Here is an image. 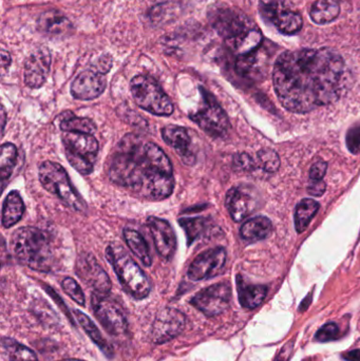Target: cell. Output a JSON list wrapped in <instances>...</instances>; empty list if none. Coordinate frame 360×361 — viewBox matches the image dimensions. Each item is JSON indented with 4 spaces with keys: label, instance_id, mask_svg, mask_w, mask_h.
<instances>
[{
    "label": "cell",
    "instance_id": "cell-27",
    "mask_svg": "<svg viewBox=\"0 0 360 361\" xmlns=\"http://www.w3.org/2000/svg\"><path fill=\"white\" fill-rule=\"evenodd\" d=\"M74 316H75L76 320H77L80 326L84 329L87 335L90 337L91 341L104 352L105 355H107L108 357H112L113 356V349H112L111 345H109L108 341L104 338L103 335L99 332L97 326L93 324L92 320L80 311H74Z\"/></svg>",
    "mask_w": 360,
    "mask_h": 361
},
{
    "label": "cell",
    "instance_id": "cell-32",
    "mask_svg": "<svg viewBox=\"0 0 360 361\" xmlns=\"http://www.w3.org/2000/svg\"><path fill=\"white\" fill-rule=\"evenodd\" d=\"M179 224L185 231L190 245L192 242L198 240L201 235H204L205 231H207V226H209L206 219L201 218V216L180 219Z\"/></svg>",
    "mask_w": 360,
    "mask_h": 361
},
{
    "label": "cell",
    "instance_id": "cell-21",
    "mask_svg": "<svg viewBox=\"0 0 360 361\" xmlns=\"http://www.w3.org/2000/svg\"><path fill=\"white\" fill-rule=\"evenodd\" d=\"M37 27L42 34L57 37L67 36L73 30V25L69 18L56 10L42 13L38 18Z\"/></svg>",
    "mask_w": 360,
    "mask_h": 361
},
{
    "label": "cell",
    "instance_id": "cell-1",
    "mask_svg": "<svg viewBox=\"0 0 360 361\" xmlns=\"http://www.w3.org/2000/svg\"><path fill=\"white\" fill-rule=\"evenodd\" d=\"M345 63L330 49L287 51L277 59L273 82L281 105L306 114L340 99Z\"/></svg>",
    "mask_w": 360,
    "mask_h": 361
},
{
    "label": "cell",
    "instance_id": "cell-15",
    "mask_svg": "<svg viewBox=\"0 0 360 361\" xmlns=\"http://www.w3.org/2000/svg\"><path fill=\"white\" fill-rule=\"evenodd\" d=\"M261 12L279 31L295 34L302 30L304 19L299 13L287 8L281 1H270L261 6Z\"/></svg>",
    "mask_w": 360,
    "mask_h": 361
},
{
    "label": "cell",
    "instance_id": "cell-35",
    "mask_svg": "<svg viewBox=\"0 0 360 361\" xmlns=\"http://www.w3.org/2000/svg\"><path fill=\"white\" fill-rule=\"evenodd\" d=\"M340 336V328L336 324H328L323 326L316 334V341L319 343H329Z\"/></svg>",
    "mask_w": 360,
    "mask_h": 361
},
{
    "label": "cell",
    "instance_id": "cell-44",
    "mask_svg": "<svg viewBox=\"0 0 360 361\" xmlns=\"http://www.w3.org/2000/svg\"><path fill=\"white\" fill-rule=\"evenodd\" d=\"M6 110H4V106H2L1 109V130H2V135H4V128H6Z\"/></svg>",
    "mask_w": 360,
    "mask_h": 361
},
{
    "label": "cell",
    "instance_id": "cell-2",
    "mask_svg": "<svg viewBox=\"0 0 360 361\" xmlns=\"http://www.w3.org/2000/svg\"><path fill=\"white\" fill-rule=\"evenodd\" d=\"M173 165L164 152L139 135H125L109 162L108 175L118 186L147 199L169 197L175 188Z\"/></svg>",
    "mask_w": 360,
    "mask_h": 361
},
{
    "label": "cell",
    "instance_id": "cell-45",
    "mask_svg": "<svg viewBox=\"0 0 360 361\" xmlns=\"http://www.w3.org/2000/svg\"><path fill=\"white\" fill-rule=\"evenodd\" d=\"M61 361H84L80 360H61Z\"/></svg>",
    "mask_w": 360,
    "mask_h": 361
},
{
    "label": "cell",
    "instance_id": "cell-22",
    "mask_svg": "<svg viewBox=\"0 0 360 361\" xmlns=\"http://www.w3.org/2000/svg\"><path fill=\"white\" fill-rule=\"evenodd\" d=\"M237 290L241 305L249 310L259 307L268 294L266 286L247 283L240 275L237 277Z\"/></svg>",
    "mask_w": 360,
    "mask_h": 361
},
{
    "label": "cell",
    "instance_id": "cell-38",
    "mask_svg": "<svg viewBox=\"0 0 360 361\" xmlns=\"http://www.w3.org/2000/svg\"><path fill=\"white\" fill-rule=\"evenodd\" d=\"M235 165L242 171H252L255 167L253 159L247 154H237L234 159Z\"/></svg>",
    "mask_w": 360,
    "mask_h": 361
},
{
    "label": "cell",
    "instance_id": "cell-40",
    "mask_svg": "<svg viewBox=\"0 0 360 361\" xmlns=\"http://www.w3.org/2000/svg\"><path fill=\"white\" fill-rule=\"evenodd\" d=\"M112 66V59L109 55H105V56L101 57L97 61V66H95L94 69H97V71L101 72L103 74H107L108 72L111 69Z\"/></svg>",
    "mask_w": 360,
    "mask_h": 361
},
{
    "label": "cell",
    "instance_id": "cell-34",
    "mask_svg": "<svg viewBox=\"0 0 360 361\" xmlns=\"http://www.w3.org/2000/svg\"><path fill=\"white\" fill-rule=\"evenodd\" d=\"M61 288H63V292L72 299L75 301L77 305H85V295L82 293V288L78 286L77 282L73 279V278L67 277L61 282Z\"/></svg>",
    "mask_w": 360,
    "mask_h": 361
},
{
    "label": "cell",
    "instance_id": "cell-33",
    "mask_svg": "<svg viewBox=\"0 0 360 361\" xmlns=\"http://www.w3.org/2000/svg\"><path fill=\"white\" fill-rule=\"evenodd\" d=\"M258 160H259L260 166L262 167L266 173H276L280 166V160L278 154L271 149H262L258 152Z\"/></svg>",
    "mask_w": 360,
    "mask_h": 361
},
{
    "label": "cell",
    "instance_id": "cell-28",
    "mask_svg": "<svg viewBox=\"0 0 360 361\" xmlns=\"http://www.w3.org/2000/svg\"><path fill=\"white\" fill-rule=\"evenodd\" d=\"M319 209L318 202L304 199L298 203L295 210V227L297 233H304Z\"/></svg>",
    "mask_w": 360,
    "mask_h": 361
},
{
    "label": "cell",
    "instance_id": "cell-10",
    "mask_svg": "<svg viewBox=\"0 0 360 361\" xmlns=\"http://www.w3.org/2000/svg\"><path fill=\"white\" fill-rule=\"evenodd\" d=\"M92 309L95 317L101 326L114 336H120L127 332L126 315L118 301L108 294L94 292L92 294Z\"/></svg>",
    "mask_w": 360,
    "mask_h": 361
},
{
    "label": "cell",
    "instance_id": "cell-41",
    "mask_svg": "<svg viewBox=\"0 0 360 361\" xmlns=\"http://www.w3.org/2000/svg\"><path fill=\"white\" fill-rule=\"evenodd\" d=\"M294 349V341H290L289 343L285 345L280 353L277 356L276 360L275 361H289L291 357L292 352Z\"/></svg>",
    "mask_w": 360,
    "mask_h": 361
},
{
    "label": "cell",
    "instance_id": "cell-12",
    "mask_svg": "<svg viewBox=\"0 0 360 361\" xmlns=\"http://www.w3.org/2000/svg\"><path fill=\"white\" fill-rule=\"evenodd\" d=\"M232 288L228 282L213 284L199 292L190 300L192 305L207 317L220 315L230 307Z\"/></svg>",
    "mask_w": 360,
    "mask_h": 361
},
{
    "label": "cell",
    "instance_id": "cell-5",
    "mask_svg": "<svg viewBox=\"0 0 360 361\" xmlns=\"http://www.w3.org/2000/svg\"><path fill=\"white\" fill-rule=\"evenodd\" d=\"M38 177L46 191L56 195L68 207L76 212H87V203L76 191L67 171L57 163L46 161L39 166Z\"/></svg>",
    "mask_w": 360,
    "mask_h": 361
},
{
    "label": "cell",
    "instance_id": "cell-19",
    "mask_svg": "<svg viewBox=\"0 0 360 361\" xmlns=\"http://www.w3.org/2000/svg\"><path fill=\"white\" fill-rule=\"evenodd\" d=\"M51 55L46 49L34 52L25 63V82L32 89H38L46 82L50 72Z\"/></svg>",
    "mask_w": 360,
    "mask_h": 361
},
{
    "label": "cell",
    "instance_id": "cell-16",
    "mask_svg": "<svg viewBox=\"0 0 360 361\" xmlns=\"http://www.w3.org/2000/svg\"><path fill=\"white\" fill-rule=\"evenodd\" d=\"M75 271L78 277L92 288L94 292L109 294L111 290V281L94 256L90 254H82V256L78 257Z\"/></svg>",
    "mask_w": 360,
    "mask_h": 361
},
{
    "label": "cell",
    "instance_id": "cell-13",
    "mask_svg": "<svg viewBox=\"0 0 360 361\" xmlns=\"http://www.w3.org/2000/svg\"><path fill=\"white\" fill-rule=\"evenodd\" d=\"M226 262V250L223 247L211 248L199 255L188 269V278L192 281L211 279L219 275Z\"/></svg>",
    "mask_w": 360,
    "mask_h": 361
},
{
    "label": "cell",
    "instance_id": "cell-6",
    "mask_svg": "<svg viewBox=\"0 0 360 361\" xmlns=\"http://www.w3.org/2000/svg\"><path fill=\"white\" fill-rule=\"evenodd\" d=\"M130 90L135 103L142 109L154 116L173 114V103L154 78L148 75L135 76L131 80Z\"/></svg>",
    "mask_w": 360,
    "mask_h": 361
},
{
    "label": "cell",
    "instance_id": "cell-7",
    "mask_svg": "<svg viewBox=\"0 0 360 361\" xmlns=\"http://www.w3.org/2000/svg\"><path fill=\"white\" fill-rule=\"evenodd\" d=\"M63 143L71 166L82 175H90L99 149L97 140L87 133H63Z\"/></svg>",
    "mask_w": 360,
    "mask_h": 361
},
{
    "label": "cell",
    "instance_id": "cell-31",
    "mask_svg": "<svg viewBox=\"0 0 360 361\" xmlns=\"http://www.w3.org/2000/svg\"><path fill=\"white\" fill-rule=\"evenodd\" d=\"M2 345L6 349L10 361H39L32 350L17 343L14 339L4 337L2 339Z\"/></svg>",
    "mask_w": 360,
    "mask_h": 361
},
{
    "label": "cell",
    "instance_id": "cell-17",
    "mask_svg": "<svg viewBox=\"0 0 360 361\" xmlns=\"http://www.w3.org/2000/svg\"><path fill=\"white\" fill-rule=\"evenodd\" d=\"M106 74L97 69L86 70L76 76L71 85V94L80 101L97 99L107 86Z\"/></svg>",
    "mask_w": 360,
    "mask_h": 361
},
{
    "label": "cell",
    "instance_id": "cell-8",
    "mask_svg": "<svg viewBox=\"0 0 360 361\" xmlns=\"http://www.w3.org/2000/svg\"><path fill=\"white\" fill-rule=\"evenodd\" d=\"M200 107L190 114V118L211 137H224L230 129L228 116L206 89L200 87Z\"/></svg>",
    "mask_w": 360,
    "mask_h": 361
},
{
    "label": "cell",
    "instance_id": "cell-26",
    "mask_svg": "<svg viewBox=\"0 0 360 361\" xmlns=\"http://www.w3.org/2000/svg\"><path fill=\"white\" fill-rule=\"evenodd\" d=\"M340 6L337 0H317L311 8V18L318 25L332 23L340 16Z\"/></svg>",
    "mask_w": 360,
    "mask_h": 361
},
{
    "label": "cell",
    "instance_id": "cell-11",
    "mask_svg": "<svg viewBox=\"0 0 360 361\" xmlns=\"http://www.w3.org/2000/svg\"><path fill=\"white\" fill-rule=\"evenodd\" d=\"M225 205L232 220L241 222L257 212L261 205V195L258 189L252 185H238L228 191Z\"/></svg>",
    "mask_w": 360,
    "mask_h": 361
},
{
    "label": "cell",
    "instance_id": "cell-42",
    "mask_svg": "<svg viewBox=\"0 0 360 361\" xmlns=\"http://www.w3.org/2000/svg\"><path fill=\"white\" fill-rule=\"evenodd\" d=\"M11 65V56L6 51H1V71L2 75H4V72H6V69H8Z\"/></svg>",
    "mask_w": 360,
    "mask_h": 361
},
{
    "label": "cell",
    "instance_id": "cell-29",
    "mask_svg": "<svg viewBox=\"0 0 360 361\" xmlns=\"http://www.w3.org/2000/svg\"><path fill=\"white\" fill-rule=\"evenodd\" d=\"M59 127L63 133H87V135H93L97 129V125L91 118L73 116L71 112L67 118L61 121Z\"/></svg>",
    "mask_w": 360,
    "mask_h": 361
},
{
    "label": "cell",
    "instance_id": "cell-25",
    "mask_svg": "<svg viewBox=\"0 0 360 361\" xmlns=\"http://www.w3.org/2000/svg\"><path fill=\"white\" fill-rule=\"evenodd\" d=\"M124 239L131 252L139 258L145 267H150L152 263L149 246L139 231L132 228L124 229Z\"/></svg>",
    "mask_w": 360,
    "mask_h": 361
},
{
    "label": "cell",
    "instance_id": "cell-18",
    "mask_svg": "<svg viewBox=\"0 0 360 361\" xmlns=\"http://www.w3.org/2000/svg\"><path fill=\"white\" fill-rule=\"evenodd\" d=\"M147 226L158 254L165 260H170L177 250V238L171 225L163 219L149 216Z\"/></svg>",
    "mask_w": 360,
    "mask_h": 361
},
{
    "label": "cell",
    "instance_id": "cell-30",
    "mask_svg": "<svg viewBox=\"0 0 360 361\" xmlns=\"http://www.w3.org/2000/svg\"><path fill=\"white\" fill-rule=\"evenodd\" d=\"M18 152L16 146L12 143H6L1 146V154H0V178L1 182L4 183L10 179L13 171L16 166Z\"/></svg>",
    "mask_w": 360,
    "mask_h": 361
},
{
    "label": "cell",
    "instance_id": "cell-43",
    "mask_svg": "<svg viewBox=\"0 0 360 361\" xmlns=\"http://www.w3.org/2000/svg\"><path fill=\"white\" fill-rule=\"evenodd\" d=\"M345 360L348 361H360V350H355V351L349 352Z\"/></svg>",
    "mask_w": 360,
    "mask_h": 361
},
{
    "label": "cell",
    "instance_id": "cell-3",
    "mask_svg": "<svg viewBox=\"0 0 360 361\" xmlns=\"http://www.w3.org/2000/svg\"><path fill=\"white\" fill-rule=\"evenodd\" d=\"M11 250L19 262L37 271H52L54 264L50 237L42 229L23 226L11 238Z\"/></svg>",
    "mask_w": 360,
    "mask_h": 361
},
{
    "label": "cell",
    "instance_id": "cell-14",
    "mask_svg": "<svg viewBox=\"0 0 360 361\" xmlns=\"http://www.w3.org/2000/svg\"><path fill=\"white\" fill-rule=\"evenodd\" d=\"M186 318L179 310L167 309L159 312L152 324L151 338L154 343H165L181 334L185 328Z\"/></svg>",
    "mask_w": 360,
    "mask_h": 361
},
{
    "label": "cell",
    "instance_id": "cell-20",
    "mask_svg": "<svg viewBox=\"0 0 360 361\" xmlns=\"http://www.w3.org/2000/svg\"><path fill=\"white\" fill-rule=\"evenodd\" d=\"M162 137L165 143L179 154L184 164H194L196 156L192 149V139L187 129L177 125H168L162 129Z\"/></svg>",
    "mask_w": 360,
    "mask_h": 361
},
{
    "label": "cell",
    "instance_id": "cell-9",
    "mask_svg": "<svg viewBox=\"0 0 360 361\" xmlns=\"http://www.w3.org/2000/svg\"><path fill=\"white\" fill-rule=\"evenodd\" d=\"M209 18L213 29L228 47L255 27L243 13L228 6L213 8Z\"/></svg>",
    "mask_w": 360,
    "mask_h": 361
},
{
    "label": "cell",
    "instance_id": "cell-37",
    "mask_svg": "<svg viewBox=\"0 0 360 361\" xmlns=\"http://www.w3.org/2000/svg\"><path fill=\"white\" fill-rule=\"evenodd\" d=\"M328 164L325 161H317L312 165L310 169V179L312 180H321L327 173Z\"/></svg>",
    "mask_w": 360,
    "mask_h": 361
},
{
    "label": "cell",
    "instance_id": "cell-24",
    "mask_svg": "<svg viewBox=\"0 0 360 361\" xmlns=\"http://www.w3.org/2000/svg\"><path fill=\"white\" fill-rule=\"evenodd\" d=\"M273 225L266 216H255L249 219L241 227L240 235L245 241L255 242L270 237Z\"/></svg>",
    "mask_w": 360,
    "mask_h": 361
},
{
    "label": "cell",
    "instance_id": "cell-39",
    "mask_svg": "<svg viewBox=\"0 0 360 361\" xmlns=\"http://www.w3.org/2000/svg\"><path fill=\"white\" fill-rule=\"evenodd\" d=\"M325 188H327V185L323 180H312L310 186H309L308 191L313 197H321L325 193Z\"/></svg>",
    "mask_w": 360,
    "mask_h": 361
},
{
    "label": "cell",
    "instance_id": "cell-4",
    "mask_svg": "<svg viewBox=\"0 0 360 361\" xmlns=\"http://www.w3.org/2000/svg\"><path fill=\"white\" fill-rule=\"evenodd\" d=\"M106 257L127 294L137 300L148 297L151 286L147 276L120 243H110L106 248Z\"/></svg>",
    "mask_w": 360,
    "mask_h": 361
},
{
    "label": "cell",
    "instance_id": "cell-36",
    "mask_svg": "<svg viewBox=\"0 0 360 361\" xmlns=\"http://www.w3.org/2000/svg\"><path fill=\"white\" fill-rule=\"evenodd\" d=\"M347 146L352 154H360V125L353 127L347 133Z\"/></svg>",
    "mask_w": 360,
    "mask_h": 361
},
{
    "label": "cell",
    "instance_id": "cell-23",
    "mask_svg": "<svg viewBox=\"0 0 360 361\" xmlns=\"http://www.w3.org/2000/svg\"><path fill=\"white\" fill-rule=\"evenodd\" d=\"M25 203L17 191H11L2 206L1 223L4 228H10L23 218L25 214Z\"/></svg>",
    "mask_w": 360,
    "mask_h": 361
}]
</instances>
